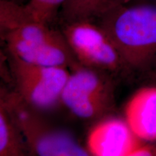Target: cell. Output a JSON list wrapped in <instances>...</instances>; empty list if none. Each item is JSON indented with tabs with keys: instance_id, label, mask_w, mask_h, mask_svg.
<instances>
[{
	"instance_id": "5bb4252c",
	"label": "cell",
	"mask_w": 156,
	"mask_h": 156,
	"mask_svg": "<svg viewBox=\"0 0 156 156\" xmlns=\"http://www.w3.org/2000/svg\"><path fill=\"white\" fill-rule=\"evenodd\" d=\"M153 77L154 78V80L156 81V67L155 68V69H154V71L153 73Z\"/></svg>"
},
{
	"instance_id": "9c48e42d",
	"label": "cell",
	"mask_w": 156,
	"mask_h": 156,
	"mask_svg": "<svg viewBox=\"0 0 156 156\" xmlns=\"http://www.w3.org/2000/svg\"><path fill=\"white\" fill-rule=\"evenodd\" d=\"M127 0H66L60 8L62 23L95 21Z\"/></svg>"
},
{
	"instance_id": "3957f363",
	"label": "cell",
	"mask_w": 156,
	"mask_h": 156,
	"mask_svg": "<svg viewBox=\"0 0 156 156\" xmlns=\"http://www.w3.org/2000/svg\"><path fill=\"white\" fill-rule=\"evenodd\" d=\"M0 104L20 132L30 156H93L73 134L44 121L14 91L2 92Z\"/></svg>"
},
{
	"instance_id": "ba28073f",
	"label": "cell",
	"mask_w": 156,
	"mask_h": 156,
	"mask_svg": "<svg viewBox=\"0 0 156 156\" xmlns=\"http://www.w3.org/2000/svg\"><path fill=\"white\" fill-rule=\"evenodd\" d=\"M124 119L142 142H156V85L132 95L124 108Z\"/></svg>"
},
{
	"instance_id": "7a4b0ae2",
	"label": "cell",
	"mask_w": 156,
	"mask_h": 156,
	"mask_svg": "<svg viewBox=\"0 0 156 156\" xmlns=\"http://www.w3.org/2000/svg\"><path fill=\"white\" fill-rule=\"evenodd\" d=\"M95 21L114 42L129 72L156 67V5L126 3Z\"/></svg>"
},
{
	"instance_id": "5b68a950",
	"label": "cell",
	"mask_w": 156,
	"mask_h": 156,
	"mask_svg": "<svg viewBox=\"0 0 156 156\" xmlns=\"http://www.w3.org/2000/svg\"><path fill=\"white\" fill-rule=\"evenodd\" d=\"M6 58L14 84V92L28 106L44 112L61 103L69 69L27 63L7 54Z\"/></svg>"
},
{
	"instance_id": "52a82bcc",
	"label": "cell",
	"mask_w": 156,
	"mask_h": 156,
	"mask_svg": "<svg viewBox=\"0 0 156 156\" xmlns=\"http://www.w3.org/2000/svg\"><path fill=\"white\" fill-rule=\"evenodd\" d=\"M126 120L104 117L90 130L87 147L93 156H126L141 147Z\"/></svg>"
},
{
	"instance_id": "7c38bea8",
	"label": "cell",
	"mask_w": 156,
	"mask_h": 156,
	"mask_svg": "<svg viewBox=\"0 0 156 156\" xmlns=\"http://www.w3.org/2000/svg\"><path fill=\"white\" fill-rule=\"evenodd\" d=\"M126 156H156V146L142 145Z\"/></svg>"
},
{
	"instance_id": "6da1fadb",
	"label": "cell",
	"mask_w": 156,
	"mask_h": 156,
	"mask_svg": "<svg viewBox=\"0 0 156 156\" xmlns=\"http://www.w3.org/2000/svg\"><path fill=\"white\" fill-rule=\"evenodd\" d=\"M0 32L6 54L27 63L69 69L78 64L62 31L35 20L24 4L0 1Z\"/></svg>"
},
{
	"instance_id": "4fadbf2b",
	"label": "cell",
	"mask_w": 156,
	"mask_h": 156,
	"mask_svg": "<svg viewBox=\"0 0 156 156\" xmlns=\"http://www.w3.org/2000/svg\"><path fill=\"white\" fill-rule=\"evenodd\" d=\"M8 1L15 2L20 3V4H25L26 3V2H28V0H8Z\"/></svg>"
},
{
	"instance_id": "8992f818",
	"label": "cell",
	"mask_w": 156,
	"mask_h": 156,
	"mask_svg": "<svg viewBox=\"0 0 156 156\" xmlns=\"http://www.w3.org/2000/svg\"><path fill=\"white\" fill-rule=\"evenodd\" d=\"M62 23V33L80 64L110 75L129 72L114 42L96 21Z\"/></svg>"
},
{
	"instance_id": "30bf717a",
	"label": "cell",
	"mask_w": 156,
	"mask_h": 156,
	"mask_svg": "<svg viewBox=\"0 0 156 156\" xmlns=\"http://www.w3.org/2000/svg\"><path fill=\"white\" fill-rule=\"evenodd\" d=\"M0 156H30L20 132L0 104Z\"/></svg>"
},
{
	"instance_id": "277c9868",
	"label": "cell",
	"mask_w": 156,
	"mask_h": 156,
	"mask_svg": "<svg viewBox=\"0 0 156 156\" xmlns=\"http://www.w3.org/2000/svg\"><path fill=\"white\" fill-rule=\"evenodd\" d=\"M110 77L78 63L70 69L61 103L81 119L106 117L114 106V87Z\"/></svg>"
},
{
	"instance_id": "8fae6325",
	"label": "cell",
	"mask_w": 156,
	"mask_h": 156,
	"mask_svg": "<svg viewBox=\"0 0 156 156\" xmlns=\"http://www.w3.org/2000/svg\"><path fill=\"white\" fill-rule=\"evenodd\" d=\"M66 0H28L24 4L32 18L38 22L50 25L56 17Z\"/></svg>"
}]
</instances>
